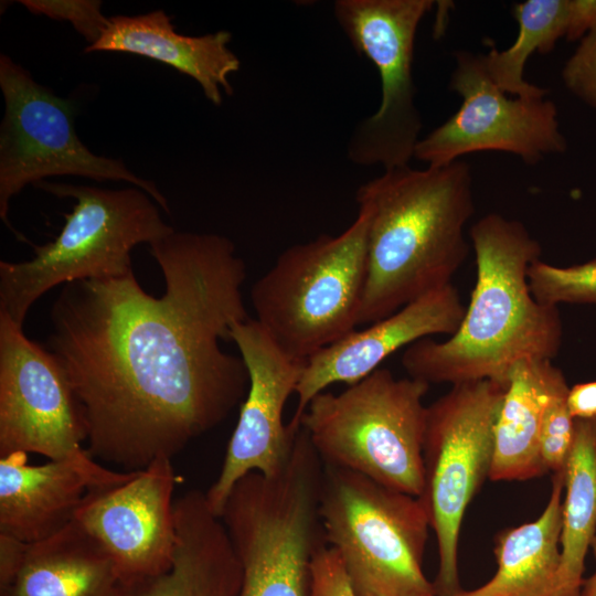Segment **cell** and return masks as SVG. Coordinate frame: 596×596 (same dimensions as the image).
I'll return each instance as SVG.
<instances>
[{"mask_svg": "<svg viewBox=\"0 0 596 596\" xmlns=\"http://www.w3.org/2000/svg\"><path fill=\"white\" fill-rule=\"evenodd\" d=\"M132 471L88 470L75 462H28V454L0 456V534L36 543L74 521L86 492L126 481Z\"/></svg>", "mask_w": 596, "mask_h": 596, "instance_id": "obj_17", "label": "cell"}, {"mask_svg": "<svg viewBox=\"0 0 596 596\" xmlns=\"http://www.w3.org/2000/svg\"><path fill=\"white\" fill-rule=\"evenodd\" d=\"M232 34L220 30L189 36L175 31L163 10L138 15H114L102 36L84 53L125 52L161 62L192 77L215 106L222 104V91L233 94L228 76L241 62L228 44Z\"/></svg>", "mask_w": 596, "mask_h": 596, "instance_id": "obj_18", "label": "cell"}, {"mask_svg": "<svg viewBox=\"0 0 596 596\" xmlns=\"http://www.w3.org/2000/svg\"><path fill=\"white\" fill-rule=\"evenodd\" d=\"M34 187L75 204L53 242L31 243L33 258L0 262V313L21 327L47 290L81 279L125 276L132 272L135 246L174 232L153 199L137 187L113 190L45 180Z\"/></svg>", "mask_w": 596, "mask_h": 596, "instance_id": "obj_5", "label": "cell"}, {"mask_svg": "<svg viewBox=\"0 0 596 596\" xmlns=\"http://www.w3.org/2000/svg\"><path fill=\"white\" fill-rule=\"evenodd\" d=\"M309 596H356L338 552L329 545L311 561Z\"/></svg>", "mask_w": 596, "mask_h": 596, "instance_id": "obj_29", "label": "cell"}, {"mask_svg": "<svg viewBox=\"0 0 596 596\" xmlns=\"http://www.w3.org/2000/svg\"><path fill=\"white\" fill-rule=\"evenodd\" d=\"M563 473L565 497L556 596H579L585 557L596 534V417L575 419Z\"/></svg>", "mask_w": 596, "mask_h": 596, "instance_id": "obj_24", "label": "cell"}, {"mask_svg": "<svg viewBox=\"0 0 596 596\" xmlns=\"http://www.w3.org/2000/svg\"><path fill=\"white\" fill-rule=\"evenodd\" d=\"M322 472L301 428L278 473L253 471L234 486L220 518L241 564L236 596H309L311 561L328 545L319 513Z\"/></svg>", "mask_w": 596, "mask_h": 596, "instance_id": "obj_4", "label": "cell"}, {"mask_svg": "<svg viewBox=\"0 0 596 596\" xmlns=\"http://www.w3.org/2000/svg\"><path fill=\"white\" fill-rule=\"evenodd\" d=\"M25 544L21 541L0 534V590L15 575L24 555Z\"/></svg>", "mask_w": 596, "mask_h": 596, "instance_id": "obj_31", "label": "cell"}, {"mask_svg": "<svg viewBox=\"0 0 596 596\" xmlns=\"http://www.w3.org/2000/svg\"><path fill=\"white\" fill-rule=\"evenodd\" d=\"M507 385L480 380L451 385L427 406L424 486L418 497L436 535L437 596L461 590L458 544L467 508L489 478L494 427Z\"/></svg>", "mask_w": 596, "mask_h": 596, "instance_id": "obj_9", "label": "cell"}, {"mask_svg": "<svg viewBox=\"0 0 596 596\" xmlns=\"http://www.w3.org/2000/svg\"><path fill=\"white\" fill-rule=\"evenodd\" d=\"M563 491L564 473L555 472L541 515L496 536L498 570L493 577L476 589H461L454 596H556Z\"/></svg>", "mask_w": 596, "mask_h": 596, "instance_id": "obj_22", "label": "cell"}, {"mask_svg": "<svg viewBox=\"0 0 596 596\" xmlns=\"http://www.w3.org/2000/svg\"><path fill=\"white\" fill-rule=\"evenodd\" d=\"M589 549L592 550L596 560V534L592 540ZM579 596H596V571L589 578L583 581Z\"/></svg>", "mask_w": 596, "mask_h": 596, "instance_id": "obj_32", "label": "cell"}, {"mask_svg": "<svg viewBox=\"0 0 596 596\" xmlns=\"http://www.w3.org/2000/svg\"><path fill=\"white\" fill-rule=\"evenodd\" d=\"M519 30L505 50L491 49L483 61L491 79L512 96L547 95V91L528 83L523 71L529 57L551 52L558 40H581L588 31L584 0H526L512 9Z\"/></svg>", "mask_w": 596, "mask_h": 596, "instance_id": "obj_23", "label": "cell"}, {"mask_svg": "<svg viewBox=\"0 0 596 596\" xmlns=\"http://www.w3.org/2000/svg\"><path fill=\"white\" fill-rule=\"evenodd\" d=\"M565 87L579 100L596 108V26L581 40L562 70Z\"/></svg>", "mask_w": 596, "mask_h": 596, "instance_id": "obj_28", "label": "cell"}, {"mask_svg": "<svg viewBox=\"0 0 596 596\" xmlns=\"http://www.w3.org/2000/svg\"><path fill=\"white\" fill-rule=\"evenodd\" d=\"M528 281L543 305L596 304V257L567 267L536 259L528 270Z\"/></svg>", "mask_w": 596, "mask_h": 596, "instance_id": "obj_25", "label": "cell"}, {"mask_svg": "<svg viewBox=\"0 0 596 596\" xmlns=\"http://www.w3.org/2000/svg\"><path fill=\"white\" fill-rule=\"evenodd\" d=\"M0 87L4 98L0 127V217L19 240L26 241L8 220L10 200L25 185L47 177L126 181L170 213L166 196L153 181L136 175L121 160L93 153L79 140L72 100L35 82L23 66L4 54L0 56Z\"/></svg>", "mask_w": 596, "mask_h": 596, "instance_id": "obj_10", "label": "cell"}, {"mask_svg": "<svg viewBox=\"0 0 596 596\" xmlns=\"http://www.w3.org/2000/svg\"><path fill=\"white\" fill-rule=\"evenodd\" d=\"M0 596H128L103 547L74 520L51 538L26 543Z\"/></svg>", "mask_w": 596, "mask_h": 596, "instance_id": "obj_20", "label": "cell"}, {"mask_svg": "<svg viewBox=\"0 0 596 596\" xmlns=\"http://www.w3.org/2000/svg\"><path fill=\"white\" fill-rule=\"evenodd\" d=\"M565 386L563 372L550 360L520 361L512 368L494 427L491 480H528L546 472L540 451L543 417Z\"/></svg>", "mask_w": 596, "mask_h": 596, "instance_id": "obj_21", "label": "cell"}, {"mask_svg": "<svg viewBox=\"0 0 596 596\" xmlns=\"http://www.w3.org/2000/svg\"><path fill=\"white\" fill-rule=\"evenodd\" d=\"M164 292L134 272L63 286L45 348L65 370L95 460L127 471L171 458L221 424L249 387L242 356L221 348L249 319L245 262L215 233L172 232L151 243Z\"/></svg>", "mask_w": 596, "mask_h": 596, "instance_id": "obj_1", "label": "cell"}, {"mask_svg": "<svg viewBox=\"0 0 596 596\" xmlns=\"http://www.w3.org/2000/svg\"><path fill=\"white\" fill-rule=\"evenodd\" d=\"M30 12L70 21L89 44L95 43L109 24L98 0H21Z\"/></svg>", "mask_w": 596, "mask_h": 596, "instance_id": "obj_27", "label": "cell"}, {"mask_svg": "<svg viewBox=\"0 0 596 596\" xmlns=\"http://www.w3.org/2000/svg\"><path fill=\"white\" fill-rule=\"evenodd\" d=\"M231 341L245 362L249 387L241 404L221 471L205 492L207 503L217 517L243 477L253 471L274 476L289 460L299 430L284 423V408L296 392L306 365V361L287 354L256 319L234 324Z\"/></svg>", "mask_w": 596, "mask_h": 596, "instance_id": "obj_14", "label": "cell"}, {"mask_svg": "<svg viewBox=\"0 0 596 596\" xmlns=\"http://www.w3.org/2000/svg\"><path fill=\"white\" fill-rule=\"evenodd\" d=\"M432 0H337L334 18L353 49L369 58L381 79L377 110L359 123L347 146L351 162L408 166L423 127L413 77L415 38Z\"/></svg>", "mask_w": 596, "mask_h": 596, "instance_id": "obj_11", "label": "cell"}, {"mask_svg": "<svg viewBox=\"0 0 596 596\" xmlns=\"http://www.w3.org/2000/svg\"><path fill=\"white\" fill-rule=\"evenodd\" d=\"M177 530L171 567L128 596H236L242 570L228 533L205 492L189 490L174 500Z\"/></svg>", "mask_w": 596, "mask_h": 596, "instance_id": "obj_19", "label": "cell"}, {"mask_svg": "<svg viewBox=\"0 0 596 596\" xmlns=\"http://www.w3.org/2000/svg\"><path fill=\"white\" fill-rule=\"evenodd\" d=\"M469 235L476 283L458 329L445 341L418 340L402 355L408 376L429 385L480 380L508 385L518 362L553 361L562 344L558 308L539 302L530 290L528 270L542 248L524 224L489 213Z\"/></svg>", "mask_w": 596, "mask_h": 596, "instance_id": "obj_2", "label": "cell"}, {"mask_svg": "<svg viewBox=\"0 0 596 596\" xmlns=\"http://www.w3.org/2000/svg\"><path fill=\"white\" fill-rule=\"evenodd\" d=\"M455 62L448 86L461 106L421 138L414 158L439 167L473 152L502 151L536 164L566 151L556 105L546 95L508 97L489 76L483 54L460 50Z\"/></svg>", "mask_w": 596, "mask_h": 596, "instance_id": "obj_12", "label": "cell"}, {"mask_svg": "<svg viewBox=\"0 0 596 596\" xmlns=\"http://www.w3.org/2000/svg\"><path fill=\"white\" fill-rule=\"evenodd\" d=\"M319 513L356 596H437L423 571L430 524L417 497L323 464Z\"/></svg>", "mask_w": 596, "mask_h": 596, "instance_id": "obj_8", "label": "cell"}, {"mask_svg": "<svg viewBox=\"0 0 596 596\" xmlns=\"http://www.w3.org/2000/svg\"><path fill=\"white\" fill-rule=\"evenodd\" d=\"M172 459L161 457L124 482L86 492L74 520L107 553L129 593L172 565L177 530Z\"/></svg>", "mask_w": 596, "mask_h": 596, "instance_id": "obj_15", "label": "cell"}, {"mask_svg": "<svg viewBox=\"0 0 596 596\" xmlns=\"http://www.w3.org/2000/svg\"><path fill=\"white\" fill-rule=\"evenodd\" d=\"M429 384L379 368L339 394L321 392L300 419L324 465L419 497Z\"/></svg>", "mask_w": 596, "mask_h": 596, "instance_id": "obj_7", "label": "cell"}, {"mask_svg": "<svg viewBox=\"0 0 596 596\" xmlns=\"http://www.w3.org/2000/svg\"><path fill=\"white\" fill-rule=\"evenodd\" d=\"M369 214L342 233L286 248L251 289L256 320L290 356L307 361L355 330L366 281Z\"/></svg>", "mask_w": 596, "mask_h": 596, "instance_id": "obj_6", "label": "cell"}, {"mask_svg": "<svg viewBox=\"0 0 596 596\" xmlns=\"http://www.w3.org/2000/svg\"><path fill=\"white\" fill-rule=\"evenodd\" d=\"M465 311L458 289L449 284L315 353L307 359L296 387L297 406L288 425L298 430L310 401L329 385H352L377 370L397 350L429 336H451Z\"/></svg>", "mask_w": 596, "mask_h": 596, "instance_id": "obj_16", "label": "cell"}, {"mask_svg": "<svg viewBox=\"0 0 596 596\" xmlns=\"http://www.w3.org/2000/svg\"><path fill=\"white\" fill-rule=\"evenodd\" d=\"M567 405L575 419L596 417V381L577 383L568 389Z\"/></svg>", "mask_w": 596, "mask_h": 596, "instance_id": "obj_30", "label": "cell"}, {"mask_svg": "<svg viewBox=\"0 0 596 596\" xmlns=\"http://www.w3.org/2000/svg\"><path fill=\"white\" fill-rule=\"evenodd\" d=\"M568 389L567 385L557 391L544 413L540 451L546 472L564 470L573 444L575 418L567 405Z\"/></svg>", "mask_w": 596, "mask_h": 596, "instance_id": "obj_26", "label": "cell"}, {"mask_svg": "<svg viewBox=\"0 0 596 596\" xmlns=\"http://www.w3.org/2000/svg\"><path fill=\"white\" fill-rule=\"evenodd\" d=\"M355 200L369 214L359 324L379 321L451 284L470 251L465 226L475 201L466 161L386 170L362 184Z\"/></svg>", "mask_w": 596, "mask_h": 596, "instance_id": "obj_3", "label": "cell"}, {"mask_svg": "<svg viewBox=\"0 0 596 596\" xmlns=\"http://www.w3.org/2000/svg\"><path fill=\"white\" fill-rule=\"evenodd\" d=\"M85 422L68 376L52 352L0 313V456L24 451L103 467L84 449Z\"/></svg>", "mask_w": 596, "mask_h": 596, "instance_id": "obj_13", "label": "cell"}]
</instances>
